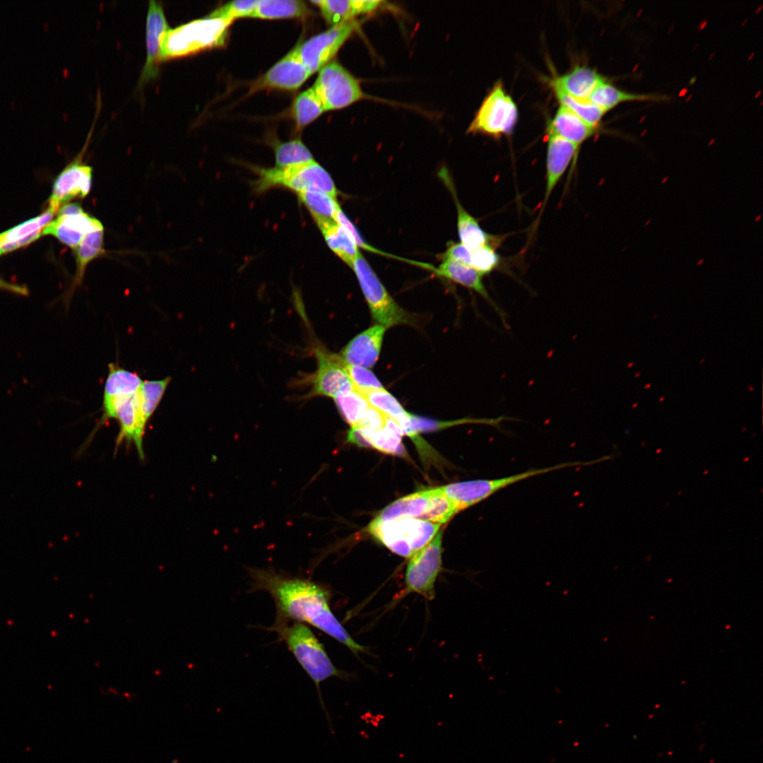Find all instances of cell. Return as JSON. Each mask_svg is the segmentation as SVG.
Here are the masks:
<instances>
[{
	"label": "cell",
	"instance_id": "10",
	"mask_svg": "<svg viewBox=\"0 0 763 763\" xmlns=\"http://www.w3.org/2000/svg\"><path fill=\"white\" fill-rule=\"evenodd\" d=\"M442 531L410 558L405 584L406 594L420 593L431 599L434 596V584L442 567Z\"/></svg>",
	"mask_w": 763,
	"mask_h": 763
},
{
	"label": "cell",
	"instance_id": "1",
	"mask_svg": "<svg viewBox=\"0 0 763 763\" xmlns=\"http://www.w3.org/2000/svg\"><path fill=\"white\" fill-rule=\"evenodd\" d=\"M251 588L265 591L276 607V623H307L323 631L357 653L364 647L356 643L331 612L330 592L322 584L286 576L268 569L249 568Z\"/></svg>",
	"mask_w": 763,
	"mask_h": 763
},
{
	"label": "cell",
	"instance_id": "12",
	"mask_svg": "<svg viewBox=\"0 0 763 763\" xmlns=\"http://www.w3.org/2000/svg\"><path fill=\"white\" fill-rule=\"evenodd\" d=\"M357 26V23L354 20L333 25L300 43L294 49L312 75L330 61Z\"/></svg>",
	"mask_w": 763,
	"mask_h": 763
},
{
	"label": "cell",
	"instance_id": "39",
	"mask_svg": "<svg viewBox=\"0 0 763 763\" xmlns=\"http://www.w3.org/2000/svg\"><path fill=\"white\" fill-rule=\"evenodd\" d=\"M333 399L340 414L351 427L360 425L371 406L355 390L342 394Z\"/></svg>",
	"mask_w": 763,
	"mask_h": 763
},
{
	"label": "cell",
	"instance_id": "28",
	"mask_svg": "<svg viewBox=\"0 0 763 763\" xmlns=\"http://www.w3.org/2000/svg\"><path fill=\"white\" fill-rule=\"evenodd\" d=\"M668 100V96L656 93H637L621 90L607 78L596 85L588 98V100L605 112L624 102H657Z\"/></svg>",
	"mask_w": 763,
	"mask_h": 763
},
{
	"label": "cell",
	"instance_id": "17",
	"mask_svg": "<svg viewBox=\"0 0 763 763\" xmlns=\"http://www.w3.org/2000/svg\"><path fill=\"white\" fill-rule=\"evenodd\" d=\"M547 137L545 187L538 218L541 217L553 190L571 162H576L579 148L576 144L556 135L547 134Z\"/></svg>",
	"mask_w": 763,
	"mask_h": 763
},
{
	"label": "cell",
	"instance_id": "30",
	"mask_svg": "<svg viewBox=\"0 0 763 763\" xmlns=\"http://www.w3.org/2000/svg\"><path fill=\"white\" fill-rule=\"evenodd\" d=\"M105 253L104 244V228L88 233L74 249L76 273L70 288L71 295L75 288L82 283L85 272L89 264Z\"/></svg>",
	"mask_w": 763,
	"mask_h": 763
},
{
	"label": "cell",
	"instance_id": "14",
	"mask_svg": "<svg viewBox=\"0 0 763 763\" xmlns=\"http://www.w3.org/2000/svg\"><path fill=\"white\" fill-rule=\"evenodd\" d=\"M86 143L78 155L59 173L53 184L48 208L57 213L59 208L76 198L83 199L90 192L93 169L83 162Z\"/></svg>",
	"mask_w": 763,
	"mask_h": 763
},
{
	"label": "cell",
	"instance_id": "36",
	"mask_svg": "<svg viewBox=\"0 0 763 763\" xmlns=\"http://www.w3.org/2000/svg\"><path fill=\"white\" fill-rule=\"evenodd\" d=\"M324 112V106L312 87L300 93L293 101L292 114L299 129L312 122Z\"/></svg>",
	"mask_w": 763,
	"mask_h": 763
},
{
	"label": "cell",
	"instance_id": "23",
	"mask_svg": "<svg viewBox=\"0 0 763 763\" xmlns=\"http://www.w3.org/2000/svg\"><path fill=\"white\" fill-rule=\"evenodd\" d=\"M606 78L596 70L585 65H576L567 73L555 77L552 87L580 100H588L596 85Z\"/></svg>",
	"mask_w": 763,
	"mask_h": 763
},
{
	"label": "cell",
	"instance_id": "41",
	"mask_svg": "<svg viewBox=\"0 0 763 763\" xmlns=\"http://www.w3.org/2000/svg\"><path fill=\"white\" fill-rule=\"evenodd\" d=\"M496 248L495 246L487 244L471 250L470 266L482 276L496 270L501 262Z\"/></svg>",
	"mask_w": 763,
	"mask_h": 763
},
{
	"label": "cell",
	"instance_id": "2",
	"mask_svg": "<svg viewBox=\"0 0 763 763\" xmlns=\"http://www.w3.org/2000/svg\"><path fill=\"white\" fill-rule=\"evenodd\" d=\"M269 629L279 635L314 682L318 692L321 706L328 721L330 730L333 733L331 720L325 707L319 685L331 677H343L344 673L334 666L323 645L304 623L274 622Z\"/></svg>",
	"mask_w": 763,
	"mask_h": 763
},
{
	"label": "cell",
	"instance_id": "9",
	"mask_svg": "<svg viewBox=\"0 0 763 763\" xmlns=\"http://www.w3.org/2000/svg\"><path fill=\"white\" fill-rule=\"evenodd\" d=\"M312 88L325 111L346 107L363 97L358 81L335 61L319 71Z\"/></svg>",
	"mask_w": 763,
	"mask_h": 763
},
{
	"label": "cell",
	"instance_id": "45",
	"mask_svg": "<svg viewBox=\"0 0 763 763\" xmlns=\"http://www.w3.org/2000/svg\"><path fill=\"white\" fill-rule=\"evenodd\" d=\"M444 259H451L470 266L471 249L461 242L450 243L444 254Z\"/></svg>",
	"mask_w": 763,
	"mask_h": 763
},
{
	"label": "cell",
	"instance_id": "25",
	"mask_svg": "<svg viewBox=\"0 0 763 763\" xmlns=\"http://www.w3.org/2000/svg\"><path fill=\"white\" fill-rule=\"evenodd\" d=\"M598 130L589 126L564 106L560 105L553 118L548 121L546 134L556 135L580 147Z\"/></svg>",
	"mask_w": 763,
	"mask_h": 763
},
{
	"label": "cell",
	"instance_id": "42",
	"mask_svg": "<svg viewBox=\"0 0 763 763\" xmlns=\"http://www.w3.org/2000/svg\"><path fill=\"white\" fill-rule=\"evenodd\" d=\"M259 0H237L228 2L208 15L211 17L233 21L238 18H252Z\"/></svg>",
	"mask_w": 763,
	"mask_h": 763
},
{
	"label": "cell",
	"instance_id": "29",
	"mask_svg": "<svg viewBox=\"0 0 763 763\" xmlns=\"http://www.w3.org/2000/svg\"><path fill=\"white\" fill-rule=\"evenodd\" d=\"M433 271L441 277L448 278L478 292L492 304L498 314L504 319V314L487 292L483 282V276L473 268L457 261L444 259L439 267Z\"/></svg>",
	"mask_w": 763,
	"mask_h": 763
},
{
	"label": "cell",
	"instance_id": "33",
	"mask_svg": "<svg viewBox=\"0 0 763 763\" xmlns=\"http://www.w3.org/2000/svg\"><path fill=\"white\" fill-rule=\"evenodd\" d=\"M108 367L103 400L134 394L138 391L143 381L136 372L126 370L115 363L109 364Z\"/></svg>",
	"mask_w": 763,
	"mask_h": 763
},
{
	"label": "cell",
	"instance_id": "18",
	"mask_svg": "<svg viewBox=\"0 0 763 763\" xmlns=\"http://www.w3.org/2000/svg\"><path fill=\"white\" fill-rule=\"evenodd\" d=\"M102 228L99 220L83 210L72 214L58 215L43 229L42 236L52 235L74 250L88 233Z\"/></svg>",
	"mask_w": 763,
	"mask_h": 763
},
{
	"label": "cell",
	"instance_id": "34",
	"mask_svg": "<svg viewBox=\"0 0 763 763\" xmlns=\"http://www.w3.org/2000/svg\"><path fill=\"white\" fill-rule=\"evenodd\" d=\"M300 201L311 213L318 226L334 220L337 200L327 194L316 190L298 193Z\"/></svg>",
	"mask_w": 763,
	"mask_h": 763
},
{
	"label": "cell",
	"instance_id": "20",
	"mask_svg": "<svg viewBox=\"0 0 763 763\" xmlns=\"http://www.w3.org/2000/svg\"><path fill=\"white\" fill-rule=\"evenodd\" d=\"M402 429L391 418H387L384 427L373 431L358 427H351L347 432V441L359 446L372 447L382 452L400 456H406L402 443Z\"/></svg>",
	"mask_w": 763,
	"mask_h": 763
},
{
	"label": "cell",
	"instance_id": "4",
	"mask_svg": "<svg viewBox=\"0 0 763 763\" xmlns=\"http://www.w3.org/2000/svg\"><path fill=\"white\" fill-rule=\"evenodd\" d=\"M440 526L408 517L387 521L374 519L367 531L393 552L410 558L432 540Z\"/></svg>",
	"mask_w": 763,
	"mask_h": 763
},
{
	"label": "cell",
	"instance_id": "22",
	"mask_svg": "<svg viewBox=\"0 0 763 763\" xmlns=\"http://www.w3.org/2000/svg\"><path fill=\"white\" fill-rule=\"evenodd\" d=\"M439 176L448 187L455 201L457 211V229L460 242L471 250L487 244L497 247L501 243L502 237L486 232L480 227L478 221L462 206L457 197L449 175L446 170L442 169L440 170Z\"/></svg>",
	"mask_w": 763,
	"mask_h": 763
},
{
	"label": "cell",
	"instance_id": "38",
	"mask_svg": "<svg viewBox=\"0 0 763 763\" xmlns=\"http://www.w3.org/2000/svg\"><path fill=\"white\" fill-rule=\"evenodd\" d=\"M276 167L284 168L314 161V158L300 139L278 143L274 146Z\"/></svg>",
	"mask_w": 763,
	"mask_h": 763
},
{
	"label": "cell",
	"instance_id": "3",
	"mask_svg": "<svg viewBox=\"0 0 763 763\" xmlns=\"http://www.w3.org/2000/svg\"><path fill=\"white\" fill-rule=\"evenodd\" d=\"M232 23L207 15L170 28L162 42V61L223 45Z\"/></svg>",
	"mask_w": 763,
	"mask_h": 763
},
{
	"label": "cell",
	"instance_id": "11",
	"mask_svg": "<svg viewBox=\"0 0 763 763\" xmlns=\"http://www.w3.org/2000/svg\"><path fill=\"white\" fill-rule=\"evenodd\" d=\"M138 391L134 394L121 395L103 400L102 415L97 425V429L109 419H116L119 425L116 448L123 441L127 443L133 442L136 446L139 457L143 459L144 457L143 437L146 427L141 421Z\"/></svg>",
	"mask_w": 763,
	"mask_h": 763
},
{
	"label": "cell",
	"instance_id": "15",
	"mask_svg": "<svg viewBox=\"0 0 763 763\" xmlns=\"http://www.w3.org/2000/svg\"><path fill=\"white\" fill-rule=\"evenodd\" d=\"M310 76L293 49L256 80L250 90H294L301 87Z\"/></svg>",
	"mask_w": 763,
	"mask_h": 763
},
{
	"label": "cell",
	"instance_id": "7",
	"mask_svg": "<svg viewBox=\"0 0 763 763\" xmlns=\"http://www.w3.org/2000/svg\"><path fill=\"white\" fill-rule=\"evenodd\" d=\"M351 268L357 277L372 316L379 324L386 329L399 324H412L411 317L391 297L360 252Z\"/></svg>",
	"mask_w": 763,
	"mask_h": 763
},
{
	"label": "cell",
	"instance_id": "37",
	"mask_svg": "<svg viewBox=\"0 0 763 763\" xmlns=\"http://www.w3.org/2000/svg\"><path fill=\"white\" fill-rule=\"evenodd\" d=\"M552 87V86H551ZM560 105L564 106L591 127L599 129L605 112L590 100L573 97L557 88L552 87Z\"/></svg>",
	"mask_w": 763,
	"mask_h": 763
},
{
	"label": "cell",
	"instance_id": "35",
	"mask_svg": "<svg viewBox=\"0 0 763 763\" xmlns=\"http://www.w3.org/2000/svg\"><path fill=\"white\" fill-rule=\"evenodd\" d=\"M170 377L160 380L143 381L138 394L141 421L143 427L150 418L170 382Z\"/></svg>",
	"mask_w": 763,
	"mask_h": 763
},
{
	"label": "cell",
	"instance_id": "21",
	"mask_svg": "<svg viewBox=\"0 0 763 763\" xmlns=\"http://www.w3.org/2000/svg\"><path fill=\"white\" fill-rule=\"evenodd\" d=\"M386 328L376 324L353 338L341 351L340 357L349 365L372 367L377 362Z\"/></svg>",
	"mask_w": 763,
	"mask_h": 763
},
{
	"label": "cell",
	"instance_id": "6",
	"mask_svg": "<svg viewBox=\"0 0 763 763\" xmlns=\"http://www.w3.org/2000/svg\"><path fill=\"white\" fill-rule=\"evenodd\" d=\"M518 118L517 105L499 80L482 102L468 132L499 139L513 133Z\"/></svg>",
	"mask_w": 763,
	"mask_h": 763
},
{
	"label": "cell",
	"instance_id": "40",
	"mask_svg": "<svg viewBox=\"0 0 763 763\" xmlns=\"http://www.w3.org/2000/svg\"><path fill=\"white\" fill-rule=\"evenodd\" d=\"M508 418L504 416H499L495 418H482V419H462L452 422H439L425 418H421L410 414V422L411 427L414 432L418 433L420 432H429L444 428L448 426L459 425L463 423H480L492 426L497 427L500 423L507 420Z\"/></svg>",
	"mask_w": 763,
	"mask_h": 763
},
{
	"label": "cell",
	"instance_id": "19",
	"mask_svg": "<svg viewBox=\"0 0 763 763\" xmlns=\"http://www.w3.org/2000/svg\"><path fill=\"white\" fill-rule=\"evenodd\" d=\"M439 487L416 492L396 499L374 518L387 521L399 518H414L433 523L434 510Z\"/></svg>",
	"mask_w": 763,
	"mask_h": 763
},
{
	"label": "cell",
	"instance_id": "44",
	"mask_svg": "<svg viewBox=\"0 0 763 763\" xmlns=\"http://www.w3.org/2000/svg\"><path fill=\"white\" fill-rule=\"evenodd\" d=\"M333 219L336 223L341 225L345 230V232L348 234L350 237L355 242L357 247H360L370 252H374L389 257L391 256L396 258V256L390 255L389 254H386L368 244L363 239L355 225L343 213L340 206H338L336 210Z\"/></svg>",
	"mask_w": 763,
	"mask_h": 763
},
{
	"label": "cell",
	"instance_id": "8",
	"mask_svg": "<svg viewBox=\"0 0 763 763\" xmlns=\"http://www.w3.org/2000/svg\"><path fill=\"white\" fill-rule=\"evenodd\" d=\"M582 461L567 462L555 466L530 469L517 474L496 479H480L451 483L440 487L442 493L451 501L458 511L477 504L512 484L541 474L569 467L584 466Z\"/></svg>",
	"mask_w": 763,
	"mask_h": 763
},
{
	"label": "cell",
	"instance_id": "46",
	"mask_svg": "<svg viewBox=\"0 0 763 763\" xmlns=\"http://www.w3.org/2000/svg\"><path fill=\"white\" fill-rule=\"evenodd\" d=\"M0 289L22 295H26L28 293V289L25 287L14 283H11L3 280L1 278Z\"/></svg>",
	"mask_w": 763,
	"mask_h": 763
},
{
	"label": "cell",
	"instance_id": "26",
	"mask_svg": "<svg viewBox=\"0 0 763 763\" xmlns=\"http://www.w3.org/2000/svg\"><path fill=\"white\" fill-rule=\"evenodd\" d=\"M356 391L361 394L372 407L393 420L402 429L403 434L410 437L416 445L422 441L412 430L410 414L406 412L384 388Z\"/></svg>",
	"mask_w": 763,
	"mask_h": 763
},
{
	"label": "cell",
	"instance_id": "43",
	"mask_svg": "<svg viewBox=\"0 0 763 763\" xmlns=\"http://www.w3.org/2000/svg\"><path fill=\"white\" fill-rule=\"evenodd\" d=\"M347 372L353 384L354 390L384 389L375 375L365 367L345 363Z\"/></svg>",
	"mask_w": 763,
	"mask_h": 763
},
{
	"label": "cell",
	"instance_id": "5",
	"mask_svg": "<svg viewBox=\"0 0 763 763\" xmlns=\"http://www.w3.org/2000/svg\"><path fill=\"white\" fill-rule=\"evenodd\" d=\"M254 170L258 175L254 187L259 193L272 187H282L297 194L307 190H316L336 199L338 195L329 173L315 160L284 168L254 167Z\"/></svg>",
	"mask_w": 763,
	"mask_h": 763
},
{
	"label": "cell",
	"instance_id": "32",
	"mask_svg": "<svg viewBox=\"0 0 763 763\" xmlns=\"http://www.w3.org/2000/svg\"><path fill=\"white\" fill-rule=\"evenodd\" d=\"M329 247L350 268L360 252L345 230L335 220L318 226Z\"/></svg>",
	"mask_w": 763,
	"mask_h": 763
},
{
	"label": "cell",
	"instance_id": "31",
	"mask_svg": "<svg viewBox=\"0 0 763 763\" xmlns=\"http://www.w3.org/2000/svg\"><path fill=\"white\" fill-rule=\"evenodd\" d=\"M312 13L304 1L259 0L252 18L261 19L304 18Z\"/></svg>",
	"mask_w": 763,
	"mask_h": 763
},
{
	"label": "cell",
	"instance_id": "24",
	"mask_svg": "<svg viewBox=\"0 0 763 763\" xmlns=\"http://www.w3.org/2000/svg\"><path fill=\"white\" fill-rule=\"evenodd\" d=\"M56 213L49 208L40 215L0 233V255L24 247L42 237Z\"/></svg>",
	"mask_w": 763,
	"mask_h": 763
},
{
	"label": "cell",
	"instance_id": "27",
	"mask_svg": "<svg viewBox=\"0 0 763 763\" xmlns=\"http://www.w3.org/2000/svg\"><path fill=\"white\" fill-rule=\"evenodd\" d=\"M310 3L318 6L324 20L332 26L353 20L356 16L377 10L382 1L317 0Z\"/></svg>",
	"mask_w": 763,
	"mask_h": 763
},
{
	"label": "cell",
	"instance_id": "13",
	"mask_svg": "<svg viewBox=\"0 0 763 763\" xmlns=\"http://www.w3.org/2000/svg\"><path fill=\"white\" fill-rule=\"evenodd\" d=\"M314 352L317 358V369L307 378L308 384L311 385L307 397L326 396L333 398L354 390L345 362L340 355L320 346L317 347Z\"/></svg>",
	"mask_w": 763,
	"mask_h": 763
},
{
	"label": "cell",
	"instance_id": "16",
	"mask_svg": "<svg viewBox=\"0 0 763 763\" xmlns=\"http://www.w3.org/2000/svg\"><path fill=\"white\" fill-rule=\"evenodd\" d=\"M169 29L161 4L150 1L146 27V60L139 78L140 85L158 76L159 64L162 61V42Z\"/></svg>",
	"mask_w": 763,
	"mask_h": 763
}]
</instances>
